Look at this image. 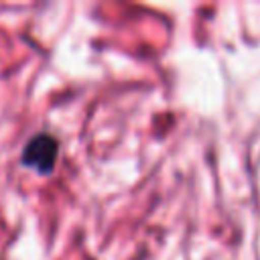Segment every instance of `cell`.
Returning a JSON list of instances; mask_svg holds the SVG:
<instances>
[{"label": "cell", "mask_w": 260, "mask_h": 260, "mask_svg": "<svg viewBox=\"0 0 260 260\" xmlns=\"http://www.w3.org/2000/svg\"><path fill=\"white\" fill-rule=\"evenodd\" d=\"M57 154H59L57 138L47 132H39L24 144L20 162L24 167L37 171L39 175H51L55 169V162H57Z\"/></svg>", "instance_id": "6da1fadb"}]
</instances>
